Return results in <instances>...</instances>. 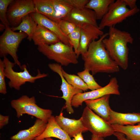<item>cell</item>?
<instances>
[{
	"mask_svg": "<svg viewBox=\"0 0 140 140\" xmlns=\"http://www.w3.org/2000/svg\"><path fill=\"white\" fill-rule=\"evenodd\" d=\"M36 12L41 14L51 20L58 23L59 20L51 0H33Z\"/></svg>",
	"mask_w": 140,
	"mask_h": 140,
	"instance_id": "cell-21",
	"label": "cell"
},
{
	"mask_svg": "<svg viewBox=\"0 0 140 140\" xmlns=\"http://www.w3.org/2000/svg\"><path fill=\"white\" fill-rule=\"evenodd\" d=\"M139 11L137 7L132 9L128 8L123 0H117L110 5L107 13L101 20L99 28L102 30L106 27H114Z\"/></svg>",
	"mask_w": 140,
	"mask_h": 140,
	"instance_id": "cell-7",
	"label": "cell"
},
{
	"mask_svg": "<svg viewBox=\"0 0 140 140\" xmlns=\"http://www.w3.org/2000/svg\"><path fill=\"white\" fill-rule=\"evenodd\" d=\"M112 125L115 132L122 133L131 140H140V122L136 125Z\"/></svg>",
	"mask_w": 140,
	"mask_h": 140,
	"instance_id": "cell-24",
	"label": "cell"
},
{
	"mask_svg": "<svg viewBox=\"0 0 140 140\" xmlns=\"http://www.w3.org/2000/svg\"><path fill=\"white\" fill-rule=\"evenodd\" d=\"M91 140H104V139L103 137L92 135Z\"/></svg>",
	"mask_w": 140,
	"mask_h": 140,
	"instance_id": "cell-37",
	"label": "cell"
},
{
	"mask_svg": "<svg viewBox=\"0 0 140 140\" xmlns=\"http://www.w3.org/2000/svg\"><path fill=\"white\" fill-rule=\"evenodd\" d=\"M113 135L118 140H131L127 138L125 135L120 132H115Z\"/></svg>",
	"mask_w": 140,
	"mask_h": 140,
	"instance_id": "cell-35",
	"label": "cell"
},
{
	"mask_svg": "<svg viewBox=\"0 0 140 140\" xmlns=\"http://www.w3.org/2000/svg\"><path fill=\"white\" fill-rule=\"evenodd\" d=\"M81 39L79 47L76 54L77 57L80 54L86 53L89 46L94 40L98 39L104 33L98 27L87 24L81 27Z\"/></svg>",
	"mask_w": 140,
	"mask_h": 140,
	"instance_id": "cell-13",
	"label": "cell"
},
{
	"mask_svg": "<svg viewBox=\"0 0 140 140\" xmlns=\"http://www.w3.org/2000/svg\"><path fill=\"white\" fill-rule=\"evenodd\" d=\"M27 37V35L24 32H16L11 30L10 26H6L5 31L0 37V57H4L9 54L15 64L23 69L17 52L20 44Z\"/></svg>",
	"mask_w": 140,
	"mask_h": 140,
	"instance_id": "cell-5",
	"label": "cell"
},
{
	"mask_svg": "<svg viewBox=\"0 0 140 140\" xmlns=\"http://www.w3.org/2000/svg\"><path fill=\"white\" fill-rule=\"evenodd\" d=\"M59 126L71 137L80 132L88 130L85 127L81 117L78 120L71 119L63 116L62 113L55 117Z\"/></svg>",
	"mask_w": 140,
	"mask_h": 140,
	"instance_id": "cell-14",
	"label": "cell"
},
{
	"mask_svg": "<svg viewBox=\"0 0 140 140\" xmlns=\"http://www.w3.org/2000/svg\"><path fill=\"white\" fill-rule=\"evenodd\" d=\"M9 120L8 116H3L0 114V128L2 129L5 125L7 124Z\"/></svg>",
	"mask_w": 140,
	"mask_h": 140,
	"instance_id": "cell-33",
	"label": "cell"
},
{
	"mask_svg": "<svg viewBox=\"0 0 140 140\" xmlns=\"http://www.w3.org/2000/svg\"><path fill=\"white\" fill-rule=\"evenodd\" d=\"M35 12L33 0H13L8 6L7 12L10 26H18L23 17Z\"/></svg>",
	"mask_w": 140,
	"mask_h": 140,
	"instance_id": "cell-10",
	"label": "cell"
},
{
	"mask_svg": "<svg viewBox=\"0 0 140 140\" xmlns=\"http://www.w3.org/2000/svg\"><path fill=\"white\" fill-rule=\"evenodd\" d=\"M42 140H46V139H42Z\"/></svg>",
	"mask_w": 140,
	"mask_h": 140,
	"instance_id": "cell-40",
	"label": "cell"
},
{
	"mask_svg": "<svg viewBox=\"0 0 140 140\" xmlns=\"http://www.w3.org/2000/svg\"><path fill=\"white\" fill-rule=\"evenodd\" d=\"M58 23L62 32L67 36L73 32L77 27L73 23L64 19H61Z\"/></svg>",
	"mask_w": 140,
	"mask_h": 140,
	"instance_id": "cell-30",
	"label": "cell"
},
{
	"mask_svg": "<svg viewBox=\"0 0 140 140\" xmlns=\"http://www.w3.org/2000/svg\"><path fill=\"white\" fill-rule=\"evenodd\" d=\"M62 19L73 23L77 27H81L86 25L90 24L98 27L94 11L85 6L73 8Z\"/></svg>",
	"mask_w": 140,
	"mask_h": 140,
	"instance_id": "cell-12",
	"label": "cell"
},
{
	"mask_svg": "<svg viewBox=\"0 0 140 140\" xmlns=\"http://www.w3.org/2000/svg\"><path fill=\"white\" fill-rule=\"evenodd\" d=\"M61 65L58 63H50L48 66L50 69L58 74L61 78V84L60 90L63 94L61 98L65 101L64 108L66 109L67 112L71 114L74 113V110L71 105V101L74 95L83 93V91L80 89L76 88L69 84L63 77L61 71L62 68Z\"/></svg>",
	"mask_w": 140,
	"mask_h": 140,
	"instance_id": "cell-11",
	"label": "cell"
},
{
	"mask_svg": "<svg viewBox=\"0 0 140 140\" xmlns=\"http://www.w3.org/2000/svg\"><path fill=\"white\" fill-rule=\"evenodd\" d=\"M52 137L61 140H72L69 136L58 125L55 117L53 115L48 120L46 127L43 132L34 140H42Z\"/></svg>",
	"mask_w": 140,
	"mask_h": 140,
	"instance_id": "cell-18",
	"label": "cell"
},
{
	"mask_svg": "<svg viewBox=\"0 0 140 140\" xmlns=\"http://www.w3.org/2000/svg\"><path fill=\"white\" fill-rule=\"evenodd\" d=\"M108 35L106 33L98 40L93 41L87 52L81 54L84 69H88L93 75L100 73H113L119 71V67L110 58L102 42Z\"/></svg>",
	"mask_w": 140,
	"mask_h": 140,
	"instance_id": "cell-1",
	"label": "cell"
},
{
	"mask_svg": "<svg viewBox=\"0 0 140 140\" xmlns=\"http://www.w3.org/2000/svg\"><path fill=\"white\" fill-rule=\"evenodd\" d=\"M5 65L3 60L0 59V93L3 94L7 93L4 72Z\"/></svg>",
	"mask_w": 140,
	"mask_h": 140,
	"instance_id": "cell-31",
	"label": "cell"
},
{
	"mask_svg": "<svg viewBox=\"0 0 140 140\" xmlns=\"http://www.w3.org/2000/svg\"><path fill=\"white\" fill-rule=\"evenodd\" d=\"M108 38L102 40L105 47L111 59L124 70L128 66V43L132 44L133 39L131 34L115 27H109Z\"/></svg>",
	"mask_w": 140,
	"mask_h": 140,
	"instance_id": "cell-2",
	"label": "cell"
},
{
	"mask_svg": "<svg viewBox=\"0 0 140 140\" xmlns=\"http://www.w3.org/2000/svg\"><path fill=\"white\" fill-rule=\"evenodd\" d=\"M67 2L74 8L85 7L89 0H66Z\"/></svg>",
	"mask_w": 140,
	"mask_h": 140,
	"instance_id": "cell-32",
	"label": "cell"
},
{
	"mask_svg": "<svg viewBox=\"0 0 140 140\" xmlns=\"http://www.w3.org/2000/svg\"><path fill=\"white\" fill-rule=\"evenodd\" d=\"M81 117L85 127L92 135L104 138L113 135L115 132L112 124L87 106L84 108Z\"/></svg>",
	"mask_w": 140,
	"mask_h": 140,
	"instance_id": "cell-8",
	"label": "cell"
},
{
	"mask_svg": "<svg viewBox=\"0 0 140 140\" xmlns=\"http://www.w3.org/2000/svg\"><path fill=\"white\" fill-rule=\"evenodd\" d=\"M82 133L80 132L74 135L72 140H84Z\"/></svg>",
	"mask_w": 140,
	"mask_h": 140,
	"instance_id": "cell-36",
	"label": "cell"
},
{
	"mask_svg": "<svg viewBox=\"0 0 140 140\" xmlns=\"http://www.w3.org/2000/svg\"><path fill=\"white\" fill-rule=\"evenodd\" d=\"M69 44L72 46L76 53L79 47L81 39L80 29L77 27L75 30L68 36Z\"/></svg>",
	"mask_w": 140,
	"mask_h": 140,
	"instance_id": "cell-28",
	"label": "cell"
},
{
	"mask_svg": "<svg viewBox=\"0 0 140 140\" xmlns=\"http://www.w3.org/2000/svg\"><path fill=\"white\" fill-rule=\"evenodd\" d=\"M127 6H128L130 9H132L137 7L136 4V0H123Z\"/></svg>",
	"mask_w": 140,
	"mask_h": 140,
	"instance_id": "cell-34",
	"label": "cell"
},
{
	"mask_svg": "<svg viewBox=\"0 0 140 140\" xmlns=\"http://www.w3.org/2000/svg\"><path fill=\"white\" fill-rule=\"evenodd\" d=\"M114 0H90L85 6L94 12L97 20H101L107 13L110 5Z\"/></svg>",
	"mask_w": 140,
	"mask_h": 140,
	"instance_id": "cell-22",
	"label": "cell"
},
{
	"mask_svg": "<svg viewBox=\"0 0 140 140\" xmlns=\"http://www.w3.org/2000/svg\"><path fill=\"white\" fill-rule=\"evenodd\" d=\"M6 26L3 24H0V31L1 32L4 29H5Z\"/></svg>",
	"mask_w": 140,
	"mask_h": 140,
	"instance_id": "cell-38",
	"label": "cell"
},
{
	"mask_svg": "<svg viewBox=\"0 0 140 140\" xmlns=\"http://www.w3.org/2000/svg\"><path fill=\"white\" fill-rule=\"evenodd\" d=\"M110 95H107L100 98L88 100L84 101L86 106L107 122L109 119L110 110L109 100Z\"/></svg>",
	"mask_w": 140,
	"mask_h": 140,
	"instance_id": "cell-15",
	"label": "cell"
},
{
	"mask_svg": "<svg viewBox=\"0 0 140 140\" xmlns=\"http://www.w3.org/2000/svg\"><path fill=\"white\" fill-rule=\"evenodd\" d=\"M56 13L60 20L66 17L73 8L66 0H51Z\"/></svg>",
	"mask_w": 140,
	"mask_h": 140,
	"instance_id": "cell-25",
	"label": "cell"
},
{
	"mask_svg": "<svg viewBox=\"0 0 140 140\" xmlns=\"http://www.w3.org/2000/svg\"><path fill=\"white\" fill-rule=\"evenodd\" d=\"M13 0H0V19L5 26H10L7 17L8 8Z\"/></svg>",
	"mask_w": 140,
	"mask_h": 140,
	"instance_id": "cell-29",
	"label": "cell"
},
{
	"mask_svg": "<svg viewBox=\"0 0 140 140\" xmlns=\"http://www.w3.org/2000/svg\"><path fill=\"white\" fill-rule=\"evenodd\" d=\"M3 61L5 65L4 72L5 77L10 80L8 83L9 86L17 90H19L21 86L27 82L34 83L36 80L48 76L47 74L41 73L39 69L37 70L36 75L32 76L25 65L22 66L23 71H15L13 69L16 65L14 62L11 61L6 56L3 57Z\"/></svg>",
	"mask_w": 140,
	"mask_h": 140,
	"instance_id": "cell-6",
	"label": "cell"
},
{
	"mask_svg": "<svg viewBox=\"0 0 140 140\" xmlns=\"http://www.w3.org/2000/svg\"><path fill=\"white\" fill-rule=\"evenodd\" d=\"M77 74L87 85L88 89L93 90L102 87L96 81L93 75L90 74L87 69H84V70L78 72Z\"/></svg>",
	"mask_w": 140,
	"mask_h": 140,
	"instance_id": "cell-27",
	"label": "cell"
},
{
	"mask_svg": "<svg viewBox=\"0 0 140 140\" xmlns=\"http://www.w3.org/2000/svg\"><path fill=\"white\" fill-rule=\"evenodd\" d=\"M47 123L37 118L34 125L27 129L20 130L11 136V140H34L41 135L45 130Z\"/></svg>",
	"mask_w": 140,
	"mask_h": 140,
	"instance_id": "cell-17",
	"label": "cell"
},
{
	"mask_svg": "<svg viewBox=\"0 0 140 140\" xmlns=\"http://www.w3.org/2000/svg\"><path fill=\"white\" fill-rule=\"evenodd\" d=\"M46 140H54L52 139L51 138H47L45 139Z\"/></svg>",
	"mask_w": 140,
	"mask_h": 140,
	"instance_id": "cell-39",
	"label": "cell"
},
{
	"mask_svg": "<svg viewBox=\"0 0 140 140\" xmlns=\"http://www.w3.org/2000/svg\"><path fill=\"white\" fill-rule=\"evenodd\" d=\"M29 14L38 24L43 26L53 32L58 37L60 41L63 43L70 45L68 36L62 32L57 23L38 13L34 12Z\"/></svg>",
	"mask_w": 140,
	"mask_h": 140,
	"instance_id": "cell-16",
	"label": "cell"
},
{
	"mask_svg": "<svg viewBox=\"0 0 140 140\" xmlns=\"http://www.w3.org/2000/svg\"><path fill=\"white\" fill-rule=\"evenodd\" d=\"M108 122L112 125H134L140 122V113H121L111 109Z\"/></svg>",
	"mask_w": 140,
	"mask_h": 140,
	"instance_id": "cell-20",
	"label": "cell"
},
{
	"mask_svg": "<svg viewBox=\"0 0 140 140\" xmlns=\"http://www.w3.org/2000/svg\"><path fill=\"white\" fill-rule=\"evenodd\" d=\"M37 49L48 59L61 65L67 66L70 64H75L78 62L73 47L60 41L49 45L41 44L38 46Z\"/></svg>",
	"mask_w": 140,
	"mask_h": 140,
	"instance_id": "cell-3",
	"label": "cell"
},
{
	"mask_svg": "<svg viewBox=\"0 0 140 140\" xmlns=\"http://www.w3.org/2000/svg\"><path fill=\"white\" fill-rule=\"evenodd\" d=\"M62 75L67 81L74 87L85 92L88 89V86L83 80L78 75L69 74L62 68Z\"/></svg>",
	"mask_w": 140,
	"mask_h": 140,
	"instance_id": "cell-26",
	"label": "cell"
},
{
	"mask_svg": "<svg viewBox=\"0 0 140 140\" xmlns=\"http://www.w3.org/2000/svg\"><path fill=\"white\" fill-rule=\"evenodd\" d=\"M119 86L116 78H112L108 84L104 87L90 91L77 94L73 97L72 101V106L77 107L81 106L83 102L88 100H93L107 95H119Z\"/></svg>",
	"mask_w": 140,
	"mask_h": 140,
	"instance_id": "cell-9",
	"label": "cell"
},
{
	"mask_svg": "<svg viewBox=\"0 0 140 140\" xmlns=\"http://www.w3.org/2000/svg\"><path fill=\"white\" fill-rule=\"evenodd\" d=\"M32 40L34 45L37 46L44 44L51 45L60 41L54 33L39 24H38L36 27Z\"/></svg>",
	"mask_w": 140,
	"mask_h": 140,
	"instance_id": "cell-19",
	"label": "cell"
},
{
	"mask_svg": "<svg viewBox=\"0 0 140 140\" xmlns=\"http://www.w3.org/2000/svg\"><path fill=\"white\" fill-rule=\"evenodd\" d=\"M37 25L29 14L22 18L21 22L18 26L15 27H10V28L14 31L20 30L25 33L28 36L27 39L31 41L32 40L33 35Z\"/></svg>",
	"mask_w": 140,
	"mask_h": 140,
	"instance_id": "cell-23",
	"label": "cell"
},
{
	"mask_svg": "<svg viewBox=\"0 0 140 140\" xmlns=\"http://www.w3.org/2000/svg\"><path fill=\"white\" fill-rule=\"evenodd\" d=\"M11 105L15 110L18 118L27 114L47 123L52 115L51 110L41 108L37 105L34 96L30 97L27 95H23L18 99L12 100Z\"/></svg>",
	"mask_w": 140,
	"mask_h": 140,
	"instance_id": "cell-4",
	"label": "cell"
}]
</instances>
